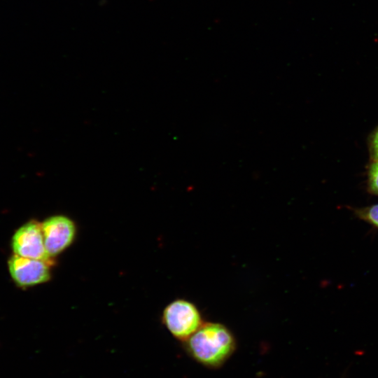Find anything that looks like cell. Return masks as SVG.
<instances>
[{"mask_svg":"<svg viewBox=\"0 0 378 378\" xmlns=\"http://www.w3.org/2000/svg\"><path fill=\"white\" fill-rule=\"evenodd\" d=\"M52 263L24 258L16 254L8 260V269L14 281L20 287H28L48 281Z\"/></svg>","mask_w":378,"mask_h":378,"instance_id":"cell-4","label":"cell"},{"mask_svg":"<svg viewBox=\"0 0 378 378\" xmlns=\"http://www.w3.org/2000/svg\"><path fill=\"white\" fill-rule=\"evenodd\" d=\"M359 218L378 227V204L356 211Z\"/></svg>","mask_w":378,"mask_h":378,"instance_id":"cell-6","label":"cell"},{"mask_svg":"<svg viewBox=\"0 0 378 378\" xmlns=\"http://www.w3.org/2000/svg\"><path fill=\"white\" fill-rule=\"evenodd\" d=\"M186 341V347L192 356L209 366L222 363L235 348L232 332L218 323H204Z\"/></svg>","mask_w":378,"mask_h":378,"instance_id":"cell-1","label":"cell"},{"mask_svg":"<svg viewBox=\"0 0 378 378\" xmlns=\"http://www.w3.org/2000/svg\"><path fill=\"white\" fill-rule=\"evenodd\" d=\"M162 320L170 333L183 341L187 340L204 323L196 305L183 299L169 303L163 312Z\"/></svg>","mask_w":378,"mask_h":378,"instance_id":"cell-2","label":"cell"},{"mask_svg":"<svg viewBox=\"0 0 378 378\" xmlns=\"http://www.w3.org/2000/svg\"><path fill=\"white\" fill-rule=\"evenodd\" d=\"M369 186L372 192L378 195V160L370 167L369 171Z\"/></svg>","mask_w":378,"mask_h":378,"instance_id":"cell-7","label":"cell"},{"mask_svg":"<svg viewBox=\"0 0 378 378\" xmlns=\"http://www.w3.org/2000/svg\"><path fill=\"white\" fill-rule=\"evenodd\" d=\"M12 248L18 255L54 263L45 247L41 223L35 220L26 223L15 232Z\"/></svg>","mask_w":378,"mask_h":378,"instance_id":"cell-3","label":"cell"},{"mask_svg":"<svg viewBox=\"0 0 378 378\" xmlns=\"http://www.w3.org/2000/svg\"><path fill=\"white\" fill-rule=\"evenodd\" d=\"M46 251L53 258L66 249L73 241L76 227L69 218L57 215L41 223Z\"/></svg>","mask_w":378,"mask_h":378,"instance_id":"cell-5","label":"cell"},{"mask_svg":"<svg viewBox=\"0 0 378 378\" xmlns=\"http://www.w3.org/2000/svg\"><path fill=\"white\" fill-rule=\"evenodd\" d=\"M371 151L374 159L378 160V129L374 132L371 140Z\"/></svg>","mask_w":378,"mask_h":378,"instance_id":"cell-8","label":"cell"}]
</instances>
